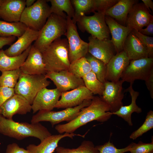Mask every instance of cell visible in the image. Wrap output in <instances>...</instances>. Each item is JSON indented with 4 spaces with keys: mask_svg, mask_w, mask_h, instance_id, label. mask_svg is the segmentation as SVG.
<instances>
[{
    "mask_svg": "<svg viewBox=\"0 0 153 153\" xmlns=\"http://www.w3.org/2000/svg\"><path fill=\"white\" fill-rule=\"evenodd\" d=\"M32 110L31 105L22 96L15 94L0 107V114L12 119L16 114L24 115Z\"/></svg>",
    "mask_w": 153,
    "mask_h": 153,
    "instance_id": "14",
    "label": "cell"
},
{
    "mask_svg": "<svg viewBox=\"0 0 153 153\" xmlns=\"http://www.w3.org/2000/svg\"><path fill=\"white\" fill-rule=\"evenodd\" d=\"M35 2V0H26L25 5L26 7H29L32 6Z\"/></svg>",
    "mask_w": 153,
    "mask_h": 153,
    "instance_id": "46",
    "label": "cell"
},
{
    "mask_svg": "<svg viewBox=\"0 0 153 153\" xmlns=\"http://www.w3.org/2000/svg\"><path fill=\"white\" fill-rule=\"evenodd\" d=\"M47 2V0H38L31 6L26 7L20 22L31 29L40 31L51 14Z\"/></svg>",
    "mask_w": 153,
    "mask_h": 153,
    "instance_id": "6",
    "label": "cell"
},
{
    "mask_svg": "<svg viewBox=\"0 0 153 153\" xmlns=\"http://www.w3.org/2000/svg\"><path fill=\"white\" fill-rule=\"evenodd\" d=\"M153 69V58L147 57L130 61L122 73L121 80L132 84L136 80L145 81Z\"/></svg>",
    "mask_w": 153,
    "mask_h": 153,
    "instance_id": "10",
    "label": "cell"
},
{
    "mask_svg": "<svg viewBox=\"0 0 153 153\" xmlns=\"http://www.w3.org/2000/svg\"><path fill=\"white\" fill-rule=\"evenodd\" d=\"M27 27L20 22H9L0 20V36H14L18 37L24 33Z\"/></svg>",
    "mask_w": 153,
    "mask_h": 153,
    "instance_id": "30",
    "label": "cell"
},
{
    "mask_svg": "<svg viewBox=\"0 0 153 153\" xmlns=\"http://www.w3.org/2000/svg\"><path fill=\"white\" fill-rule=\"evenodd\" d=\"M144 5L150 12V9L153 11V2L151 0H142Z\"/></svg>",
    "mask_w": 153,
    "mask_h": 153,
    "instance_id": "45",
    "label": "cell"
},
{
    "mask_svg": "<svg viewBox=\"0 0 153 153\" xmlns=\"http://www.w3.org/2000/svg\"><path fill=\"white\" fill-rule=\"evenodd\" d=\"M15 94L14 88L0 86V107Z\"/></svg>",
    "mask_w": 153,
    "mask_h": 153,
    "instance_id": "40",
    "label": "cell"
},
{
    "mask_svg": "<svg viewBox=\"0 0 153 153\" xmlns=\"http://www.w3.org/2000/svg\"><path fill=\"white\" fill-rule=\"evenodd\" d=\"M68 70L81 78L91 71L90 65L85 57L71 63Z\"/></svg>",
    "mask_w": 153,
    "mask_h": 153,
    "instance_id": "34",
    "label": "cell"
},
{
    "mask_svg": "<svg viewBox=\"0 0 153 153\" xmlns=\"http://www.w3.org/2000/svg\"><path fill=\"white\" fill-rule=\"evenodd\" d=\"M123 48L130 61L149 57L146 48L131 32L124 42Z\"/></svg>",
    "mask_w": 153,
    "mask_h": 153,
    "instance_id": "24",
    "label": "cell"
},
{
    "mask_svg": "<svg viewBox=\"0 0 153 153\" xmlns=\"http://www.w3.org/2000/svg\"><path fill=\"white\" fill-rule=\"evenodd\" d=\"M71 1L75 10L74 16L72 20L75 24L80 17L86 14L94 13L97 11V0H72Z\"/></svg>",
    "mask_w": 153,
    "mask_h": 153,
    "instance_id": "28",
    "label": "cell"
},
{
    "mask_svg": "<svg viewBox=\"0 0 153 153\" xmlns=\"http://www.w3.org/2000/svg\"><path fill=\"white\" fill-rule=\"evenodd\" d=\"M126 90L128 92L131 99V103L128 105L122 106L116 112L112 113L123 119L130 126L133 125L131 114L134 112L139 114L141 112V109L136 104V100L139 95V92L135 91L133 88L132 84H130L129 86Z\"/></svg>",
    "mask_w": 153,
    "mask_h": 153,
    "instance_id": "26",
    "label": "cell"
},
{
    "mask_svg": "<svg viewBox=\"0 0 153 153\" xmlns=\"http://www.w3.org/2000/svg\"><path fill=\"white\" fill-rule=\"evenodd\" d=\"M5 153H29L27 149L20 147L18 144L13 143L8 144Z\"/></svg>",
    "mask_w": 153,
    "mask_h": 153,
    "instance_id": "41",
    "label": "cell"
},
{
    "mask_svg": "<svg viewBox=\"0 0 153 153\" xmlns=\"http://www.w3.org/2000/svg\"><path fill=\"white\" fill-rule=\"evenodd\" d=\"M61 96L55 108L65 109L76 107L86 100L92 99L94 96L92 93L83 86L62 92Z\"/></svg>",
    "mask_w": 153,
    "mask_h": 153,
    "instance_id": "15",
    "label": "cell"
},
{
    "mask_svg": "<svg viewBox=\"0 0 153 153\" xmlns=\"http://www.w3.org/2000/svg\"><path fill=\"white\" fill-rule=\"evenodd\" d=\"M4 0H0V6L1 5L2 3L3 2Z\"/></svg>",
    "mask_w": 153,
    "mask_h": 153,
    "instance_id": "47",
    "label": "cell"
},
{
    "mask_svg": "<svg viewBox=\"0 0 153 153\" xmlns=\"http://www.w3.org/2000/svg\"><path fill=\"white\" fill-rule=\"evenodd\" d=\"M140 40L147 48L149 57L153 58V37L140 33L139 31L133 29L131 31Z\"/></svg>",
    "mask_w": 153,
    "mask_h": 153,
    "instance_id": "39",
    "label": "cell"
},
{
    "mask_svg": "<svg viewBox=\"0 0 153 153\" xmlns=\"http://www.w3.org/2000/svg\"><path fill=\"white\" fill-rule=\"evenodd\" d=\"M50 83L45 75H29L22 73L14 88L15 94L23 96L31 105L38 92Z\"/></svg>",
    "mask_w": 153,
    "mask_h": 153,
    "instance_id": "5",
    "label": "cell"
},
{
    "mask_svg": "<svg viewBox=\"0 0 153 153\" xmlns=\"http://www.w3.org/2000/svg\"><path fill=\"white\" fill-rule=\"evenodd\" d=\"M124 82L120 79L116 82L106 80L104 83V90L100 97L110 107L113 113L118 110L122 106L124 95L123 91Z\"/></svg>",
    "mask_w": 153,
    "mask_h": 153,
    "instance_id": "11",
    "label": "cell"
},
{
    "mask_svg": "<svg viewBox=\"0 0 153 153\" xmlns=\"http://www.w3.org/2000/svg\"><path fill=\"white\" fill-rule=\"evenodd\" d=\"M153 128V111L150 110L147 113L143 124L133 131L129 136L130 139L135 140Z\"/></svg>",
    "mask_w": 153,
    "mask_h": 153,
    "instance_id": "36",
    "label": "cell"
},
{
    "mask_svg": "<svg viewBox=\"0 0 153 153\" xmlns=\"http://www.w3.org/2000/svg\"><path fill=\"white\" fill-rule=\"evenodd\" d=\"M25 0H4L0 6V17L9 22H20L26 8Z\"/></svg>",
    "mask_w": 153,
    "mask_h": 153,
    "instance_id": "21",
    "label": "cell"
},
{
    "mask_svg": "<svg viewBox=\"0 0 153 153\" xmlns=\"http://www.w3.org/2000/svg\"><path fill=\"white\" fill-rule=\"evenodd\" d=\"M32 45L21 54L14 57L7 56L4 50H0V71L14 70L20 68L26 59Z\"/></svg>",
    "mask_w": 153,
    "mask_h": 153,
    "instance_id": "27",
    "label": "cell"
},
{
    "mask_svg": "<svg viewBox=\"0 0 153 153\" xmlns=\"http://www.w3.org/2000/svg\"><path fill=\"white\" fill-rule=\"evenodd\" d=\"M129 152L131 153H153V141L149 143L139 141L138 143L132 142L130 144Z\"/></svg>",
    "mask_w": 153,
    "mask_h": 153,
    "instance_id": "37",
    "label": "cell"
},
{
    "mask_svg": "<svg viewBox=\"0 0 153 153\" xmlns=\"http://www.w3.org/2000/svg\"><path fill=\"white\" fill-rule=\"evenodd\" d=\"M67 28L66 18L52 13L33 45L42 53L55 40L65 35Z\"/></svg>",
    "mask_w": 153,
    "mask_h": 153,
    "instance_id": "4",
    "label": "cell"
},
{
    "mask_svg": "<svg viewBox=\"0 0 153 153\" xmlns=\"http://www.w3.org/2000/svg\"><path fill=\"white\" fill-rule=\"evenodd\" d=\"M0 133L19 140L33 137L38 139L41 141L52 135L48 129L40 123L16 122L0 114Z\"/></svg>",
    "mask_w": 153,
    "mask_h": 153,
    "instance_id": "2",
    "label": "cell"
},
{
    "mask_svg": "<svg viewBox=\"0 0 153 153\" xmlns=\"http://www.w3.org/2000/svg\"><path fill=\"white\" fill-rule=\"evenodd\" d=\"M85 57L90 65L91 71L99 81L104 83L106 81V65L101 60L88 54V53Z\"/></svg>",
    "mask_w": 153,
    "mask_h": 153,
    "instance_id": "31",
    "label": "cell"
},
{
    "mask_svg": "<svg viewBox=\"0 0 153 153\" xmlns=\"http://www.w3.org/2000/svg\"><path fill=\"white\" fill-rule=\"evenodd\" d=\"M99 153H124L129 152L130 144L121 149L117 148L109 140L103 145L96 146Z\"/></svg>",
    "mask_w": 153,
    "mask_h": 153,
    "instance_id": "38",
    "label": "cell"
},
{
    "mask_svg": "<svg viewBox=\"0 0 153 153\" xmlns=\"http://www.w3.org/2000/svg\"><path fill=\"white\" fill-rule=\"evenodd\" d=\"M105 20L111 34V41L116 53H119L124 50V42L133 29L130 27L120 24L109 16L105 15Z\"/></svg>",
    "mask_w": 153,
    "mask_h": 153,
    "instance_id": "20",
    "label": "cell"
},
{
    "mask_svg": "<svg viewBox=\"0 0 153 153\" xmlns=\"http://www.w3.org/2000/svg\"><path fill=\"white\" fill-rule=\"evenodd\" d=\"M56 153H99L93 143L89 140H84L76 148L70 149L58 146Z\"/></svg>",
    "mask_w": 153,
    "mask_h": 153,
    "instance_id": "33",
    "label": "cell"
},
{
    "mask_svg": "<svg viewBox=\"0 0 153 153\" xmlns=\"http://www.w3.org/2000/svg\"><path fill=\"white\" fill-rule=\"evenodd\" d=\"M130 61L124 50L117 53L106 65V80L113 82L120 80L122 73Z\"/></svg>",
    "mask_w": 153,
    "mask_h": 153,
    "instance_id": "18",
    "label": "cell"
},
{
    "mask_svg": "<svg viewBox=\"0 0 153 153\" xmlns=\"http://www.w3.org/2000/svg\"><path fill=\"white\" fill-rule=\"evenodd\" d=\"M61 93L57 88L42 89L37 94L31 105L33 113L52 110L59 101Z\"/></svg>",
    "mask_w": 153,
    "mask_h": 153,
    "instance_id": "16",
    "label": "cell"
},
{
    "mask_svg": "<svg viewBox=\"0 0 153 153\" xmlns=\"http://www.w3.org/2000/svg\"><path fill=\"white\" fill-rule=\"evenodd\" d=\"M91 101L92 99L86 100L77 106L65 108L60 111H39L33 116L31 123L35 124L42 121L48 122L53 127L63 121L69 122L77 117L82 109L89 106Z\"/></svg>",
    "mask_w": 153,
    "mask_h": 153,
    "instance_id": "7",
    "label": "cell"
},
{
    "mask_svg": "<svg viewBox=\"0 0 153 153\" xmlns=\"http://www.w3.org/2000/svg\"><path fill=\"white\" fill-rule=\"evenodd\" d=\"M42 54L47 72L68 70L70 63L67 39H56Z\"/></svg>",
    "mask_w": 153,
    "mask_h": 153,
    "instance_id": "3",
    "label": "cell"
},
{
    "mask_svg": "<svg viewBox=\"0 0 153 153\" xmlns=\"http://www.w3.org/2000/svg\"><path fill=\"white\" fill-rule=\"evenodd\" d=\"M139 31L144 35L151 37L153 35V20H152L149 24L144 28H142Z\"/></svg>",
    "mask_w": 153,
    "mask_h": 153,
    "instance_id": "44",
    "label": "cell"
},
{
    "mask_svg": "<svg viewBox=\"0 0 153 153\" xmlns=\"http://www.w3.org/2000/svg\"><path fill=\"white\" fill-rule=\"evenodd\" d=\"M88 40V53L106 65L116 54L114 47L109 39L99 40L90 35Z\"/></svg>",
    "mask_w": 153,
    "mask_h": 153,
    "instance_id": "13",
    "label": "cell"
},
{
    "mask_svg": "<svg viewBox=\"0 0 153 153\" xmlns=\"http://www.w3.org/2000/svg\"><path fill=\"white\" fill-rule=\"evenodd\" d=\"M40 31H37L27 27L24 33L18 37L17 41L4 50L7 56L14 57L21 54L37 39Z\"/></svg>",
    "mask_w": 153,
    "mask_h": 153,
    "instance_id": "22",
    "label": "cell"
},
{
    "mask_svg": "<svg viewBox=\"0 0 153 153\" xmlns=\"http://www.w3.org/2000/svg\"><path fill=\"white\" fill-rule=\"evenodd\" d=\"M16 39V37L14 36L7 37L0 36V50L5 45L12 44Z\"/></svg>",
    "mask_w": 153,
    "mask_h": 153,
    "instance_id": "43",
    "label": "cell"
},
{
    "mask_svg": "<svg viewBox=\"0 0 153 153\" xmlns=\"http://www.w3.org/2000/svg\"><path fill=\"white\" fill-rule=\"evenodd\" d=\"M85 87L93 94H98L101 96L104 90V84L97 78L95 74L92 71L82 78Z\"/></svg>",
    "mask_w": 153,
    "mask_h": 153,
    "instance_id": "32",
    "label": "cell"
},
{
    "mask_svg": "<svg viewBox=\"0 0 153 153\" xmlns=\"http://www.w3.org/2000/svg\"><path fill=\"white\" fill-rule=\"evenodd\" d=\"M20 69L22 73L29 75H45L46 73L42 54L33 45Z\"/></svg>",
    "mask_w": 153,
    "mask_h": 153,
    "instance_id": "19",
    "label": "cell"
},
{
    "mask_svg": "<svg viewBox=\"0 0 153 153\" xmlns=\"http://www.w3.org/2000/svg\"><path fill=\"white\" fill-rule=\"evenodd\" d=\"M1 72L0 86L14 88L22 73L20 68Z\"/></svg>",
    "mask_w": 153,
    "mask_h": 153,
    "instance_id": "35",
    "label": "cell"
},
{
    "mask_svg": "<svg viewBox=\"0 0 153 153\" xmlns=\"http://www.w3.org/2000/svg\"><path fill=\"white\" fill-rule=\"evenodd\" d=\"M112 115L108 105L100 97L94 96L90 104L82 109L75 118L66 124L57 125L55 129L60 134L73 133L78 128L92 121L104 122Z\"/></svg>",
    "mask_w": 153,
    "mask_h": 153,
    "instance_id": "1",
    "label": "cell"
},
{
    "mask_svg": "<svg viewBox=\"0 0 153 153\" xmlns=\"http://www.w3.org/2000/svg\"><path fill=\"white\" fill-rule=\"evenodd\" d=\"M138 0H118L115 5L108 9L105 15L115 19L120 23L126 25L128 14L132 6L137 3Z\"/></svg>",
    "mask_w": 153,
    "mask_h": 153,
    "instance_id": "25",
    "label": "cell"
},
{
    "mask_svg": "<svg viewBox=\"0 0 153 153\" xmlns=\"http://www.w3.org/2000/svg\"><path fill=\"white\" fill-rule=\"evenodd\" d=\"M147 88L150 96L153 98V69L151 70L148 77L145 80Z\"/></svg>",
    "mask_w": 153,
    "mask_h": 153,
    "instance_id": "42",
    "label": "cell"
},
{
    "mask_svg": "<svg viewBox=\"0 0 153 153\" xmlns=\"http://www.w3.org/2000/svg\"><path fill=\"white\" fill-rule=\"evenodd\" d=\"M67 37L69 47V57L70 63L84 57L88 53V43L83 41L78 32L76 24L69 16L66 18Z\"/></svg>",
    "mask_w": 153,
    "mask_h": 153,
    "instance_id": "9",
    "label": "cell"
},
{
    "mask_svg": "<svg viewBox=\"0 0 153 153\" xmlns=\"http://www.w3.org/2000/svg\"><path fill=\"white\" fill-rule=\"evenodd\" d=\"M75 136L84 137V135L74 133H65L63 134L51 135L41 141L38 145L34 144L29 145L27 147L26 149L29 153H52L58 146L59 142L61 139L66 137L73 139Z\"/></svg>",
    "mask_w": 153,
    "mask_h": 153,
    "instance_id": "23",
    "label": "cell"
},
{
    "mask_svg": "<svg viewBox=\"0 0 153 153\" xmlns=\"http://www.w3.org/2000/svg\"><path fill=\"white\" fill-rule=\"evenodd\" d=\"M51 13L66 18L67 16L72 19L74 16L75 10L71 0H49Z\"/></svg>",
    "mask_w": 153,
    "mask_h": 153,
    "instance_id": "29",
    "label": "cell"
},
{
    "mask_svg": "<svg viewBox=\"0 0 153 153\" xmlns=\"http://www.w3.org/2000/svg\"><path fill=\"white\" fill-rule=\"evenodd\" d=\"M92 16L85 15L77 20L78 27L83 32L87 31L93 37L99 40L109 39V29L105 21V13L95 12Z\"/></svg>",
    "mask_w": 153,
    "mask_h": 153,
    "instance_id": "8",
    "label": "cell"
},
{
    "mask_svg": "<svg viewBox=\"0 0 153 153\" xmlns=\"http://www.w3.org/2000/svg\"><path fill=\"white\" fill-rule=\"evenodd\" d=\"M153 20V16L143 3H137L131 8L128 15L126 25L139 31L147 26Z\"/></svg>",
    "mask_w": 153,
    "mask_h": 153,
    "instance_id": "17",
    "label": "cell"
},
{
    "mask_svg": "<svg viewBox=\"0 0 153 153\" xmlns=\"http://www.w3.org/2000/svg\"><path fill=\"white\" fill-rule=\"evenodd\" d=\"M46 77L51 80L61 93L85 86L82 78H78L68 70L58 72H47Z\"/></svg>",
    "mask_w": 153,
    "mask_h": 153,
    "instance_id": "12",
    "label": "cell"
}]
</instances>
